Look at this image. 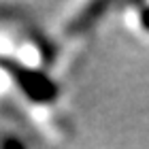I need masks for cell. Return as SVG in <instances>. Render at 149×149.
<instances>
[{"instance_id":"cell-1","label":"cell","mask_w":149,"mask_h":149,"mask_svg":"<svg viewBox=\"0 0 149 149\" xmlns=\"http://www.w3.org/2000/svg\"><path fill=\"white\" fill-rule=\"evenodd\" d=\"M141 17H143V19H141V22H143V26H145V28L149 30V9H145V11H143V15H141Z\"/></svg>"}]
</instances>
